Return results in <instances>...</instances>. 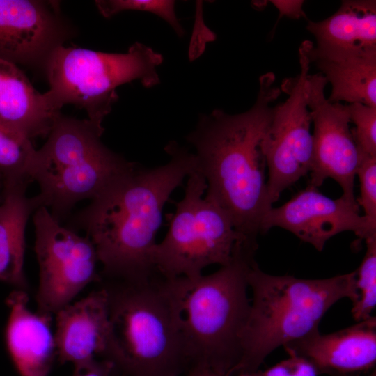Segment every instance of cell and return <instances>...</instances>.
Segmentation results:
<instances>
[{
  "label": "cell",
  "instance_id": "7402d4cb",
  "mask_svg": "<svg viewBox=\"0 0 376 376\" xmlns=\"http://www.w3.org/2000/svg\"><path fill=\"white\" fill-rule=\"evenodd\" d=\"M365 242L366 251L355 271L357 298L351 310L357 322L372 316L376 306V235L369 237Z\"/></svg>",
  "mask_w": 376,
  "mask_h": 376
},
{
  "label": "cell",
  "instance_id": "f1b7e54d",
  "mask_svg": "<svg viewBox=\"0 0 376 376\" xmlns=\"http://www.w3.org/2000/svg\"><path fill=\"white\" fill-rule=\"evenodd\" d=\"M185 376H228L219 374L206 368H190Z\"/></svg>",
  "mask_w": 376,
  "mask_h": 376
},
{
  "label": "cell",
  "instance_id": "2e32d148",
  "mask_svg": "<svg viewBox=\"0 0 376 376\" xmlns=\"http://www.w3.org/2000/svg\"><path fill=\"white\" fill-rule=\"evenodd\" d=\"M28 301V295L22 290L8 297L7 346L22 376H47L57 357L52 316L32 312Z\"/></svg>",
  "mask_w": 376,
  "mask_h": 376
},
{
  "label": "cell",
  "instance_id": "d6986e66",
  "mask_svg": "<svg viewBox=\"0 0 376 376\" xmlns=\"http://www.w3.org/2000/svg\"><path fill=\"white\" fill-rule=\"evenodd\" d=\"M26 187H4L0 204V281L21 289L27 284L24 272L26 224L40 207L36 196H26Z\"/></svg>",
  "mask_w": 376,
  "mask_h": 376
},
{
  "label": "cell",
  "instance_id": "3957f363",
  "mask_svg": "<svg viewBox=\"0 0 376 376\" xmlns=\"http://www.w3.org/2000/svg\"><path fill=\"white\" fill-rule=\"evenodd\" d=\"M111 329V361L125 376H182L189 369L173 279L105 286Z\"/></svg>",
  "mask_w": 376,
  "mask_h": 376
},
{
  "label": "cell",
  "instance_id": "7c38bea8",
  "mask_svg": "<svg viewBox=\"0 0 376 376\" xmlns=\"http://www.w3.org/2000/svg\"><path fill=\"white\" fill-rule=\"evenodd\" d=\"M273 227L290 231L319 251L323 250L330 238L342 232H354L360 240L376 235L368 227L365 217L359 214L356 199L343 195L333 199L309 186L266 213L260 233Z\"/></svg>",
  "mask_w": 376,
  "mask_h": 376
},
{
  "label": "cell",
  "instance_id": "30bf717a",
  "mask_svg": "<svg viewBox=\"0 0 376 376\" xmlns=\"http://www.w3.org/2000/svg\"><path fill=\"white\" fill-rule=\"evenodd\" d=\"M300 72L283 79L281 91L288 95L274 105L261 142L268 172L269 201L310 173L313 161L312 119L305 95V81L311 66L304 42L299 49Z\"/></svg>",
  "mask_w": 376,
  "mask_h": 376
},
{
  "label": "cell",
  "instance_id": "ba28073f",
  "mask_svg": "<svg viewBox=\"0 0 376 376\" xmlns=\"http://www.w3.org/2000/svg\"><path fill=\"white\" fill-rule=\"evenodd\" d=\"M187 178L184 197L175 203L168 232L153 249L155 268L166 279H194L210 265H227L237 243L248 240L235 230L220 205L203 197L207 184L203 175L196 169Z\"/></svg>",
  "mask_w": 376,
  "mask_h": 376
},
{
  "label": "cell",
  "instance_id": "7a4b0ae2",
  "mask_svg": "<svg viewBox=\"0 0 376 376\" xmlns=\"http://www.w3.org/2000/svg\"><path fill=\"white\" fill-rule=\"evenodd\" d=\"M275 79L272 72L260 77L256 102L248 111L228 114L214 109L201 116L186 137L195 149L196 169L207 184L205 197L228 214L238 233L253 241L272 207L261 142L271 118L272 104L281 92Z\"/></svg>",
  "mask_w": 376,
  "mask_h": 376
},
{
  "label": "cell",
  "instance_id": "9a60e30c",
  "mask_svg": "<svg viewBox=\"0 0 376 376\" xmlns=\"http://www.w3.org/2000/svg\"><path fill=\"white\" fill-rule=\"evenodd\" d=\"M283 347L289 356L308 361L318 375L357 376L375 368L376 318L331 334L317 329Z\"/></svg>",
  "mask_w": 376,
  "mask_h": 376
},
{
  "label": "cell",
  "instance_id": "8fae6325",
  "mask_svg": "<svg viewBox=\"0 0 376 376\" xmlns=\"http://www.w3.org/2000/svg\"><path fill=\"white\" fill-rule=\"evenodd\" d=\"M327 84L320 72L308 74L305 81L306 99L313 125L308 186L318 189L330 178L340 186L343 196L355 200L354 184L359 152L352 134L348 104L329 102L324 93Z\"/></svg>",
  "mask_w": 376,
  "mask_h": 376
},
{
  "label": "cell",
  "instance_id": "cb8c5ba5",
  "mask_svg": "<svg viewBox=\"0 0 376 376\" xmlns=\"http://www.w3.org/2000/svg\"><path fill=\"white\" fill-rule=\"evenodd\" d=\"M354 141L360 154L376 157V107L360 103L348 104Z\"/></svg>",
  "mask_w": 376,
  "mask_h": 376
},
{
  "label": "cell",
  "instance_id": "4316f807",
  "mask_svg": "<svg viewBox=\"0 0 376 376\" xmlns=\"http://www.w3.org/2000/svg\"><path fill=\"white\" fill-rule=\"evenodd\" d=\"M116 370L114 364L106 359H96L86 366L75 369L72 376H111Z\"/></svg>",
  "mask_w": 376,
  "mask_h": 376
},
{
  "label": "cell",
  "instance_id": "8992f818",
  "mask_svg": "<svg viewBox=\"0 0 376 376\" xmlns=\"http://www.w3.org/2000/svg\"><path fill=\"white\" fill-rule=\"evenodd\" d=\"M103 132L88 119L60 113L37 150L30 171L40 187L36 197L59 222L77 203L92 200L136 164L106 147L100 140Z\"/></svg>",
  "mask_w": 376,
  "mask_h": 376
},
{
  "label": "cell",
  "instance_id": "d4e9b609",
  "mask_svg": "<svg viewBox=\"0 0 376 376\" xmlns=\"http://www.w3.org/2000/svg\"><path fill=\"white\" fill-rule=\"evenodd\" d=\"M360 183V196L357 203L364 211L363 215L370 229L376 232V157L359 153L357 170Z\"/></svg>",
  "mask_w": 376,
  "mask_h": 376
},
{
  "label": "cell",
  "instance_id": "5b68a950",
  "mask_svg": "<svg viewBox=\"0 0 376 376\" xmlns=\"http://www.w3.org/2000/svg\"><path fill=\"white\" fill-rule=\"evenodd\" d=\"M355 277V271L320 279L271 275L254 260L247 274L253 299L233 376L257 370L279 347L319 329L324 314L339 300L354 303Z\"/></svg>",
  "mask_w": 376,
  "mask_h": 376
},
{
  "label": "cell",
  "instance_id": "9c48e42d",
  "mask_svg": "<svg viewBox=\"0 0 376 376\" xmlns=\"http://www.w3.org/2000/svg\"><path fill=\"white\" fill-rule=\"evenodd\" d=\"M33 221L39 266L38 313L52 316L89 283L101 281L99 260L91 240L62 226L46 207L38 208Z\"/></svg>",
  "mask_w": 376,
  "mask_h": 376
},
{
  "label": "cell",
  "instance_id": "ffe728a7",
  "mask_svg": "<svg viewBox=\"0 0 376 376\" xmlns=\"http://www.w3.org/2000/svg\"><path fill=\"white\" fill-rule=\"evenodd\" d=\"M304 42L311 64L331 84L329 102L376 107V54L327 56L314 52L312 42Z\"/></svg>",
  "mask_w": 376,
  "mask_h": 376
},
{
  "label": "cell",
  "instance_id": "52a82bcc",
  "mask_svg": "<svg viewBox=\"0 0 376 376\" xmlns=\"http://www.w3.org/2000/svg\"><path fill=\"white\" fill-rule=\"evenodd\" d=\"M162 56L150 47L134 43L126 53H106L81 47H57L47 58L49 89L45 92L58 111L66 104L84 109L88 119L102 127L118 96L116 88L139 80L144 87L159 82L157 67Z\"/></svg>",
  "mask_w": 376,
  "mask_h": 376
},
{
  "label": "cell",
  "instance_id": "e0dca14e",
  "mask_svg": "<svg viewBox=\"0 0 376 376\" xmlns=\"http://www.w3.org/2000/svg\"><path fill=\"white\" fill-rule=\"evenodd\" d=\"M307 30L316 40L313 49L327 56L376 54V1H342L332 15L308 21Z\"/></svg>",
  "mask_w": 376,
  "mask_h": 376
},
{
  "label": "cell",
  "instance_id": "5bb4252c",
  "mask_svg": "<svg viewBox=\"0 0 376 376\" xmlns=\"http://www.w3.org/2000/svg\"><path fill=\"white\" fill-rule=\"evenodd\" d=\"M55 315L56 355L61 363L70 362L79 369L98 357L111 361L113 345L105 287L68 304Z\"/></svg>",
  "mask_w": 376,
  "mask_h": 376
},
{
  "label": "cell",
  "instance_id": "f546056e",
  "mask_svg": "<svg viewBox=\"0 0 376 376\" xmlns=\"http://www.w3.org/2000/svg\"><path fill=\"white\" fill-rule=\"evenodd\" d=\"M339 376H347V375H339ZM368 376H376V370L375 368L373 369L371 373L368 375Z\"/></svg>",
  "mask_w": 376,
  "mask_h": 376
},
{
  "label": "cell",
  "instance_id": "6da1fadb",
  "mask_svg": "<svg viewBox=\"0 0 376 376\" xmlns=\"http://www.w3.org/2000/svg\"><path fill=\"white\" fill-rule=\"evenodd\" d=\"M169 161L134 168L77 214L75 226L93 243L103 274L113 280L143 282L157 274L152 253L164 205L196 169L194 154L175 142Z\"/></svg>",
  "mask_w": 376,
  "mask_h": 376
},
{
  "label": "cell",
  "instance_id": "ac0fdd59",
  "mask_svg": "<svg viewBox=\"0 0 376 376\" xmlns=\"http://www.w3.org/2000/svg\"><path fill=\"white\" fill-rule=\"evenodd\" d=\"M60 113L18 65L0 59V122L33 139L48 136Z\"/></svg>",
  "mask_w": 376,
  "mask_h": 376
},
{
  "label": "cell",
  "instance_id": "83f0119b",
  "mask_svg": "<svg viewBox=\"0 0 376 376\" xmlns=\"http://www.w3.org/2000/svg\"><path fill=\"white\" fill-rule=\"evenodd\" d=\"M272 3L276 8L279 13V19L285 16L292 19H299L301 17L307 19L303 10L304 1L274 0Z\"/></svg>",
  "mask_w": 376,
  "mask_h": 376
},
{
  "label": "cell",
  "instance_id": "484cf974",
  "mask_svg": "<svg viewBox=\"0 0 376 376\" xmlns=\"http://www.w3.org/2000/svg\"><path fill=\"white\" fill-rule=\"evenodd\" d=\"M234 376H319V375L305 359L297 356H289L288 359L266 370L258 369Z\"/></svg>",
  "mask_w": 376,
  "mask_h": 376
},
{
  "label": "cell",
  "instance_id": "277c9868",
  "mask_svg": "<svg viewBox=\"0 0 376 376\" xmlns=\"http://www.w3.org/2000/svg\"><path fill=\"white\" fill-rule=\"evenodd\" d=\"M257 249L239 242L232 260L214 273L173 279L189 369L233 376L241 359L251 306L247 274Z\"/></svg>",
  "mask_w": 376,
  "mask_h": 376
},
{
  "label": "cell",
  "instance_id": "603a6c76",
  "mask_svg": "<svg viewBox=\"0 0 376 376\" xmlns=\"http://www.w3.org/2000/svg\"><path fill=\"white\" fill-rule=\"evenodd\" d=\"M95 5L107 18L124 10H140L154 13L166 21L178 36L184 33L174 10L175 1L168 0H98Z\"/></svg>",
  "mask_w": 376,
  "mask_h": 376
},
{
  "label": "cell",
  "instance_id": "4fadbf2b",
  "mask_svg": "<svg viewBox=\"0 0 376 376\" xmlns=\"http://www.w3.org/2000/svg\"><path fill=\"white\" fill-rule=\"evenodd\" d=\"M71 36L57 1L0 0V59L44 69Z\"/></svg>",
  "mask_w": 376,
  "mask_h": 376
},
{
  "label": "cell",
  "instance_id": "44dd1931",
  "mask_svg": "<svg viewBox=\"0 0 376 376\" xmlns=\"http://www.w3.org/2000/svg\"><path fill=\"white\" fill-rule=\"evenodd\" d=\"M37 153L31 139L0 122V178L3 187L27 185Z\"/></svg>",
  "mask_w": 376,
  "mask_h": 376
}]
</instances>
